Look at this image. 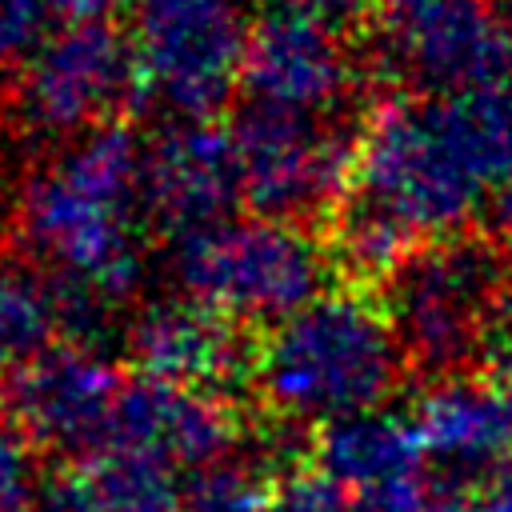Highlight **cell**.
I'll return each instance as SVG.
<instances>
[{
  "mask_svg": "<svg viewBox=\"0 0 512 512\" xmlns=\"http://www.w3.org/2000/svg\"><path fill=\"white\" fill-rule=\"evenodd\" d=\"M12 220L24 252L56 280L108 308L128 300L144 280V144L124 124L52 144L16 184Z\"/></svg>",
  "mask_w": 512,
  "mask_h": 512,
  "instance_id": "obj_1",
  "label": "cell"
},
{
  "mask_svg": "<svg viewBox=\"0 0 512 512\" xmlns=\"http://www.w3.org/2000/svg\"><path fill=\"white\" fill-rule=\"evenodd\" d=\"M404 368L384 304L360 292H324L264 332L252 384L276 420L324 428L380 408L400 388Z\"/></svg>",
  "mask_w": 512,
  "mask_h": 512,
  "instance_id": "obj_2",
  "label": "cell"
},
{
  "mask_svg": "<svg viewBox=\"0 0 512 512\" xmlns=\"http://www.w3.org/2000/svg\"><path fill=\"white\" fill-rule=\"evenodd\" d=\"M484 180L448 96H408L372 108L356 136L344 200L420 240H448L480 212Z\"/></svg>",
  "mask_w": 512,
  "mask_h": 512,
  "instance_id": "obj_3",
  "label": "cell"
},
{
  "mask_svg": "<svg viewBox=\"0 0 512 512\" xmlns=\"http://www.w3.org/2000/svg\"><path fill=\"white\" fill-rule=\"evenodd\" d=\"M380 288L408 368L444 380L484 364L512 312V260L496 240L448 236L416 248Z\"/></svg>",
  "mask_w": 512,
  "mask_h": 512,
  "instance_id": "obj_4",
  "label": "cell"
},
{
  "mask_svg": "<svg viewBox=\"0 0 512 512\" xmlns=\"http://www.w3.org/2000/svg\"><path fill=\"white\" fill-rule=\"evenodd\" d=\"M332 264V248L300 220L260 212L224 216L168 244L176 288L232 324H280L324 296Z\"/></svg>",
  "mask_w": 512,
  "mask_h": 512,
  "instance_id": "obj_5",
  "label": "cell"
},
{
  "mask_svg": "<svg viewBox=\"0 0 512 512\" xmlns=\"http://www.w3.org/2000/svg\"><path fill=\"white\" fill-rule=\"evenodd\" d=\"M140 92L168 120H212L244 84L252 24L240 0H136Z\"/></svg>",
  "mask_w": 512,
  "mask_h": 512,
  "instance_id": "obj_6",
  "label": "cell"
},
{
  "mask_svg": "<svg viewBox=\"0 0 512 512\" xmlns=\"http://www.w3.org/2000/svg\"><path fill=\"white\" fill-rule=\"evenodd\" d=\"M372 52L416 96H456L512 76V32L496 0H376Z\"/></svg>",
  "mask_w": 512,
  "mask_h": 512,
  "instance_id": "obj_7",
  "label": "cell"
},
{
  "mask_svg": "<svg viewBox=\"0 0 512 512\" xmlns=\"http://www.w3.org/2000/svg\"><path fill=\"white\" fill-rule=\"evenodd\" d=\"M132 92H140L132 36L112 20H76L60 24L16 68L12 116L28 136L52 148L116 124Z\"/></svg>",
  "mask_w": 512,
  "mask_h": 512,
  "instance_id": "obj_8",
  "label": "cell"
},
{
  "mask_svg": "<svg viewBox=\"0 0 512 512\" xmlns=\"http://www.w3.org/2000/svg\"><path fill=\"white\" fill-rule=\"evenodd\" d=\"M232 136L244 200L260 216L304 224L352 184L356 144L340 132L336 120L244 104Z\"/></svg>",
  "mask_w": 512,
  "mask_h": 512,
  "instance_id": "obj_9",
  "label": "cell"
},
{
  "mask_svg": "<svg viewBox=\"0 0 512 512\" xmlns=\"http://www.w3.org/2000/svg\"><path fill=\"white\" fill-rule=\"evenodd\" d=\"M124 380L88 340H56L8 376V420L48 452L92 456L116 416Z\"/></svg>",
  "mask_w": 512,
  "mask_h": 512,
  "instance_id": "obj_10",
  "label": "cell"
},
{
  "mask_svg": "<svg viewBox=\"0 0 512 512\" xmlns=\"http://www.w3.org/2000/svg\"><path fill=\"white\" fill-rule=\"evenodd\" d=\"M356 76V60L340 40V28L288 4L252 24L244 60L248 104L336 120L356 92Z\"/></svg>",
  "mask_w": 512,
  "mask_h": 512,
  "instance_id": "obj_11",
  "label": "cell"
},
{
  "mask_svg": "<svg viewBox=\"0 0 512 512\" xmlns=\"http://www.w3.org/2000/svg\"><path fill=\"white\" fill-rule=\"evenodd\" d=\"M244 200L232 128L216 120H168L144 144L148 220L180 236L232 216Z\"/></svg>",
  "mask_w": 512,
  "mask_h": 512,
  "instance_id": "obj_12",
  "label": "cell"
},
{
  "mask_svg": "<svg viewBox=\"0 0 512 512\" xmlns=\"http://www.w3.org/2000/svg\"><path fill=\"white\" fill-rule=\"evenodd\" d=\"M412 424L424 456L440 468V480L464 488L492 476L512 456V384L488 372L432 380Z\"/></svg>",
  "mask_w": 512,
  "mask_h": 512,
  "instance_id": "obj_13",
  "label": "cell"
},
{
  "mask_svg": "<svg viewBox=\"0 0 512 512\" xmlns=\"http://www.w3.org/2000/svg\"><path fill=\"white\" fill-rule=\"evenodd\" d=\"M236 440H240L236 412L224 400H216V392L136 376L120 388L112 432L104 444L144 448L176 468L200 472L232 456Z\"/></svg>",
  "mask_w": 512,
  "mask_h": 512,
  "instance_id": "obj_14",
  "label": "cell"
},
{
  "mask_svg": "<svg viewBox=\"0 0 512 512\" xmlns=\"http://www.w3.org/2000/svg\"><path fill=\"white\" fill-rule=\"evenodd\" d=\"M124 348L140 376L184 388H216L244 368L236 324L184 292L140 304L128 320Z\"/></svg>",
  "mask_w": 512,
  "mask_h": 512,
  "instance_id": "obj_15",
  "label": "cell"
},
{
  "mask_svg": "<svg viewBox=\"0 0 512 512\" xmlns=\"http://www.w3.org/2000/svg\"><path fill=\"white\" fill-rule=\"evenodd\" d=\"M424 444L412 416L384 408L332 420L316 436V468L344 484L352 496L384 492L424 476Z\"/></svg>",
  "mask_w": 512,
  "mask_h": 512,
  "instance_id": "obj_16",
  "label": "cell"
},
{
  "mask_svg": "<svg viewBox=\"0 0 512 512\" xmlns=\"http://www.w3.org/2000/svg\"><path fill=\"white\" fill-rule=\"evenodd\" d=\"M64 332L56 276L32 260L0 256V376L20 372Z\"/></svg>",
  "mask_w": 512,
  "mask_h": 512,
  "instance_id": "obj_17",
  "label": "cell"
},
{
  "mask_svg": "<svg viewBox=\"0 0 512 512\" xmlns=\"http://www.w3.org/2000/svg\"><path fill=\"white\" fill-rule=\"evenodd\" d=\"M84 480L100 512H184L188 484L164 456L128 444H104L84 456Z\"/></svg>",
  "mask_w": 512,
  "mask_h": 512,
  "instance_id": "obj_18",
  "label": "cell"
},
{
  "mask_svg": "<svg viewBox=\"0 0 512 512\" xmlns=\"http://www.w3.org/2000/svg\"><path fill=\"white\" fill-rule=\"evenodd\" d=\"M420 244L396 228L392 220L376 216L372 208L364 204H352V200H340V212H336V232H332V260L352 272L356 280H376L384 284Z\"/></svg>",
  "mask_w": 512,
  "mask_h": 512,
  "instance_id": "obj_19",
  "label": "cell"
},
{
  "mask_svg": "<svg viewBox=\"0 0 512 512\" xmlns=\"http://www.w3.org/2000/svg\"><path fill=\"white\" fill-rule=\"evenodd\" d=\"M448 104L484 180L496 192L508 188L512 184V76L472 92H456L448 96Z\"/></svg>",
  "mask_w": 512,
  "mask_h": 512,
  "instance_id": "obj_20",
  "label": "cell"
},
{
  "mask_svg": "<svg viewBox=\"0 0 512 512\" xmlns=\"http://www.w3.org/2000/svg\"><path fill=\"white\" fill-rule=\"evenodd\" d=\"M184 512H272V488L252 460L224 456L192 472Z\"/></svg>",
  "mask_w": 512,
  "mask_h": 512,
  "instance_id": "obj_21",
  "label": "cell"
},
{
  "mask_svg": "<svg viewBox=\"0 0 512 512\" xmlns=\"http://www.w3.org/2000/svg\"><path fill=\"white\" fill-rule=\"evenodd\" d=\"M60 12L52 0H0V64H24L52 32Z\"/></svg>",
  "mask_w": 512,
  "mask_h": 512,
  "instance_id": "obj_22",
  "label": "cell"
},
{
  "mask_svg": "<svg viewBox=\"0 0 512 512\" xmlns=\"http://www.w3.org/2000/svg\"><path fill=\"white\" fill-rule=\"evenodd\" d=\"M36 500V444L4 416L0 420V512H24Z\"/></svg>",
  "mask_w": 512,
  "mask_h": 512,
  "instance_id": "obj_23",
  "label": "cell"
},
{
  "mask_svg": "<svg viewBox=\"0 0 512 512\" xmlns=\"http://www.w3.org/2000/svg\"><path fill=\"white\" fill-rule=\"evenodd\" d=\"M272 512H360L356 496L336 484L332 476L316 472H292L272 488Z\"/></svg>",
  "mask_w": 512,
  "mask_h": 512,
  "instance_id": "obj_24",
  "label": "cell"
},
{
  "mask_svg": "<svg viewBox=\"0 0 512 512\" xmlns=\"http://www.w3.org/2000/svg\"><path fill=\"white\" fill-rule=\"evenodd\" d=\"M36 508L32 512H100L96 496L84 480V472H68V476H52L36 488Z\"/></svg>",
  "mask_w": 512,
  "mask_h": 512,
  "instance_id": "obj_25",
  "label": "cell"
},
{
  "mask_svg": "<svg viewBox=\"0 0 512 512\" xmlns=\"http://www.w3.org/2000/svg\"><path fill=\"white\" fill-rule=\"evenodd\" d=\"M284 4L312 16V20H324L332 28H348V24L376 12V0H284Z\"/></svg>",
  "mask_w": 512,
  "mask_h": 512,
  "instance_id": "obj_26",
  "label": "cell"
},
{
  "mask_svg": "<svg viewBox=\"0 0 512 512\" xmlns=\"http://www.w3.org/2000/svg\"><path fill=\"white\" fill-rule=\"evenodd\" d=\"M476 512H512V456L484 480Z\"/></svg>",
  "mask_w": 512,
  "mask_h": 512,
  "instance_id": "obj_27",
  "label": "cell"
},
{
  "mask_svg": "<svg viewBox=\"0 0 512 512\" xmlns=\"http://www.w3.org/2000/svg\"><path fill=\"white\" fill-rule=\"evenodd\" d=\"M60 12V24H76V20H108L112 8H120L124 0H52Z\"/></svg>",
  "mask_w": 512,
  "mask_h": 512,
  "instance_id": "obj_28",
  "label": "cell"
},
{
  "mask_svg": "<svg viewBox=\"0 0 512 512\" xmlns=\"http://www.w3.org/2000/svg\"><path fill=\"white\" fill-rule=\"evenodd\" d=\"M492 220H496V232L504 244H512V184L496 192V204H492Z\"/></svg>",
  "mask_w": 512,
  "mask_h": 512,
  "instance_id": "obj_29",
  "label": "cell"
},
{
  "mask_svg": "<svg viewBox=\"0 0 512 512\" xmlns=\"http://www.w3.org/2000/svg\"><path fill=\"white\" fill-rule=\"evenodd\" d=\"M504 16H508V32H512V0L504 4Z\"/></svg>",
  "mask_w": 512,
  "mask_h": 512,
  "instance_id": "obj_30",
  "label": "cell"
},
{
  "mask_svg": "<svg viewBox=\"0 0 512 512\" xmlns=\"http://www.w3.org/2000/svg\"><path fill=\"white\" fill-rule=\"evenodd\" d=\"M0 208H4V204H0Z\"/></svg>",
  "mask_w": 512,
  "mask_h": 512,
  "instance_id": "obj_31",
  "label": "cell"
}]
</instances>
